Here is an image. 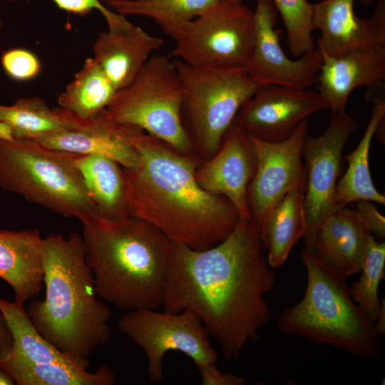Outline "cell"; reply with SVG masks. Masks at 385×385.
Masks as SVG:
<instances>
[{
    "label": "cell",
    "instance_id": "ac0fdd59",
    "mask_svg": "<svg viewBox=\"0 0 385 385\" xmlns=\"http://www.w3.org/2000/svg\"><path fill=\"white\" fill-rule=\"evenodd\" d=\"M320 53L318 93L332 113L345 112L347 100L357 87L369 88L385 79V45L356 48L339 56Z\"/></svg>",
    "mask_w": 385,
    "mask_h": 385
},
{
    "label": "cell",
    "instance_id": "4fadbf2b",
    "mask_svg": "<svg viewBox=\"0 0 385 385\" xmlns=\"http://www.w3.org/2000/svg\"><path fill=\"white\" fill-rule=\"evenodd\" d=\"M327 109V101L310 88L260 85L241 107L234 123L249 136L277 143L289 138L310 115Z\"/></svg>",
    "mask_w": 385,
    "mask_h": 385
},
{
    "label": "cell",
    "instance_id": "4316f807",
    "mask_svg": "<svg viewBox=\"0 0 385 385\" xmlns=\"http://www.w3.org/2000/svg\"><path fill=\"white\" fill-rule=\"evenodd\" d=\"M0 121L11 127L15 139L36 140L72 128L65 110L51 108L38 97L19 98L11 106L0 105Z\"/></svg>",
    "mask_w": 385,
    "mask_h": 385
},
{
    "label": "cell",
    "instance_id": "2e32d148",
    "mask_svg": "<svg viewBox=\"0 0 385 385\" xmlns=\"http://www.w3.org/2000/svg\"><path fill=\"white\" fill-rule=\"evenodd\" d=\"M354 0H322L313 4L312 26L321 37L317 48L339 56L361 47L385 45V0H378L373 15L359 18Z\"/></svg>",
    "mask_w": 385,
    "mask_h": 385
},
{
    "label": "cell",
    "instance_id": "7c38bea8",
    "mask_svg": "<svg viewBox=\"0 0 385 385\" xmlns=\"http://www.w3.org/2000/svg\"><path fill=\"white\" fill-rule=\"evenodd\" d=\"M309 128L302 121L287 139L269 143L250 136L256 155V170L247 189L251 218L260 232L273 208L293 188H306L307 170L302 148Z\"/></svg>",
    "mask_w": 385,
    "mask_h": 385
},
{
    "label": "cell",
    "instance_id": "9a60e30c",
    "mask_svg": "<svg viewBox=\"0 0 385 385\" xmlns=\"http://www.w3.org/2000/svg\"><path fill=\"white\" fill-rule=\"evenodd\" d=\"M256 155L250 136L234 122L218 150L195 170L198 185L226 197L240 218L251 220L247 189L256 170Z\"/></svg>",
    "mask_w": 385,
    "mask_h": 385
},
{
    "label": "cell",
    "instance_id": "5bb4252c",
    "mask_svg": "<svg viewBox=\"0 0 385 385\" xmlns=\"http://www.w3.org/2000/svg\"><path fill=\"white\" fill-rule=\"evenodd\" d=\"M254 43L247 71L259 85H279L311 88L317 83L322 57L318 48L297 60L283 51L275 29L277 9L272 0H256Z\"/></svg>",
    "mask_w": 385,
    "mask_h": 385
},
{
    "label": "cell",
    "instance_id": "603a6c76",
    "mask_svg": "<svg viewBox=\"0 0 385 385\" xmlns=\"http://www.w3.org/2000/svg\"><path fill=\"white\" fill-rule=\"evenodd\" d=\"M306 188L291 189L270 213L260 230L267 261L272 268L282 265L307 228L304 210Z\"/></svg>",
    "mask_w": 385,
    "mask_h": 385
},
{
    "label": "cell",
    "instance_id": "52a82bcc",
    "mask_svg": "<svg viewBox=\"0 0 385 385\" xmlns=\"http://www.w3.org/2000/svg\"><path fill=\"white\" fill-rule=\"evenodd\" d=\"M182 86L173 60L155 55L130 84L116 91L106 113L113 122L139 128L186 155L192 150V142L182 121Z\"/></svg>",
    "mask_w": 385,
    "mask_h": 385
},
{
    "label": "cell",
    "instance_id": "6da1fadb",
    "mask_svg": "<svg viewBox=\"0 0 385 385\" xmlns=\"http://www.w3.org/2000/svg\"><path fill=\"white\" fill-rule=\"evenodd\" d=\"M263 248L257 225L242 218L208 249L173 244L162 306L171 313H195L228 360L237 359L270 319L264 296L273 290L276 273Z\"/></svg>",
    "mask_w": 385,
    "mask_h": 385
},
{
    "label": "cell",
    "instance_id": "1f68e13d",
    "mask_svg": "<svg viewBox=\"0 0 385 385\" xmlns=\"http://www.w3.org/2000/svg\"><path fill=\"white\" fill-rule=\"evenodd\" d=\"M5 73L16 81L31 80L38 75L41 65L38 57L30 51L15 48L5 51L1 58Z\"/></svg>",
    "mask_w": 385,
    "mask_h": 385
},
{
    "label": "cell",
    "instance_id": "8fae6325",
    "mask_svg": "<svg viewBox=\"0 0 385 385\" xmlns=\"http://www.w3.org/2000/svg\"><path fill=\"white\" fill-rule=\"evenodd\" d=\"M355 119L346 112L332 113L327 130L319 136L308 134L302 148L307 170L304 210L305 248L313 252L317 232L335 210L334 195L341 171L344 145L358 129Z\"/></svg>",
    "mask_w": 385,
    "mask_h": 385
},
{
    "label": "cell",
    "instance_id": "d4e9b609",
    "mask_svg": "<svg viewBox=\"0 0 385 385\" xmlns=\"http://www.w3.org/2000/svg\"><path fill=\"white\" fill-rule=\"evenodd\" d=\"M1 367L18 385H113V371L106 365L95 372L78 366L53 363H36L9 351L0 357Z\"/></svg>",
    "mask_w": 385,
    "mask_h": 385
},
{
    "label": "cell",
    "instance_id": "9c48e42d",
    "mask_svg": "<svg viewBox=\"0 0 385 385\" xmlns=\"http://www.w3.org/2000/svg\"><path fill=\"white\" fill-rule=\"evenodd\" d=\"M173 60L183 91L181 113L200 148L212 157L240 109L260 85L247 70L196 67Z\"/></svg>",
    "mask_w": 385,
    "mask_h": 385
},
{
    "label": "cell",
    "instance_id": "d590c367",
    "mask_svg": "<svg viewBox=\"0 0 385 385\" xmlns=\"http://www.w3.org/2000/svg\"><path fill=\"white\" fill-rule=\"evenodd\" d=\"M15 139L11 127L6 123L0 121V140H10Z\"/></svg>",
    "mask_w": 385,
    "mask_h": 385
},
{
    "label": "cell",
    "instance_id": "484cf974",
    "mask_svg": "<svg viewBox=\"0 0 385 385\" xmlns=\"http://www.w3.org/2000/svg\"><path fill=\"white\" fill-rule=\"evenodd\" d=\"M222 0H101L115 12L139 15L155 22L163 34L177 40L186 26Z\"/></svg>",
    "mask_w": 385,
    "mask_h": 385
},
{
    "label": "cell",
    "instance_id": "7a4b0ae2",
    "mask_svg": "<svg viewBox=\"0 0 385 385\" xmlns=\"http://www.w3.org/2000/svg\"><path fill=\"white\" fill-rule=\"evenodd\" d=\"M125 125L140 158L136 169L123 168L130 216L194 250L223 241L241 218L226 197L198 185L197 161L139 128Z\"/></svg>",
    "mask_w": 385,
    "mask_h": 385
},
{
    "label": "cell",
    "instance_id": "30bf717a",
    "mask_svg": "<svg viewBox=\"0 0 385 385\" xmlns=\"http://www.w3.org/2000/svg\"><path fill=\"white\" fill-rule=\"evenodd\" d=\"M253 14L242 0H222L186 26L168 56L196 67L247 70Z\"/></svg>",
    "mask_w": 385,
    "mask_h": 385
},
{
    "label": "cell",
    "instance_id": "5b68a950",
    "mask_svg": "<svg viewBox=\"0 0 385 385\" xmlns=\"http://www.w3.org/2000/svg\"><path fill=\"white\" fill-rule=\"evenodd\" d=\"M300 258L307 276L305 294L280 314L279 332L339 348L363 359L377 360L381 337L374 323L353 300L346 278L329 270L306 248Z\"/></svg>",
    "mask_w": 385,
    "mask_h": 385
},
{
    "label": "cell",
    "instance_id": "f35d334b",
    "mask_svg": "<svg viewBox=\"0 0 385 385\" xmlns=\"http://www.w3.org/2000/svg\"><path fill=\"white\" fill-rule=\"evenodd\" d=\"M0 27H1V22H0Z\"/></svg>",
    "mask_w": 385,
    "mask_h": 385
},
{
    "label": "cell",
    "instance_id": "ba28073f",
    "mask_svg": "<svg viewBox=\"0 0 385 385\" xmlns=\"http://www.w3.org/2000/svg\"><path fill=\"white\" fill-rule=\"evenodd\" d=\"M121 333L145 352L148 375L153 382L163 376V361L168 351H178L195 363L203 385H244L245 380L216 366L218 354L211 345L210 334L199 317L190 309L171 313L153 309L132 310L119 321Z\"/></svg>",
    "mask_w": 385,
    "mask_h": 385
},
{
    "label": "cell",
    "instance_id": "d6a6232c",
    "mask_svg": "<svg viewBox=\"0 0 385 385\" xmlns=\"http://www.w3.org/2000/svg\"><path fill=\"white\" fill-rule=\"evenodd\" d=\"M14 2L17 0H9ZM56 5L62 10L76 15L84 16L89 14L93 10L97 9L104 17L108 28L118 26L127 19L124 15L116 13L108 9L101 0H52Z\"/></svg>",
    "mask_w": 385,
    "mask_h": 385
},
{
    "label": "cell",
    "instance_id": "e575fe53",
    "mask_svg": "<svg viewBox=\"0 0 385 385\" xmlns=\"http://www.w3.org/2000/svg\"><path fill=\"white\" fill-rule=\"evenodd\" d=\"M14 339L4 314L0 312V357L4 356L12 347Z\"/></svg>",
    "mask_w": 385,
    "mask_h": 385
},
{
    "label": "cell",
    "instance_id": "e0dca14e",
    "mask_svg": "<svg viewBox=\"0 0 385 385\" xmlns=\"http://www.w3.org/2000/svg\"><path fill=\"white\" fill-rule=\"evenodd\" d=\"M69 113L72 128L36 141L53 150L105 156L129 170L138 167L139 155L128 135L126 126L110 120L106 109L88 118H81Z\"/></svg>",
    "mask_w": 385,
    "mask_h": 385
},
{
    "label": "cell",
    "instance_id": "8d00e7d4",
    "mask_svg": "<svg viewBox=\"0 0 385 385\" xmlns=\"http://www.w3.org/2000/svg\"><path fill=\"white\" fill-rule=\"evenodd\" d=\"M16 384L13 378L1 367L0 364V385Z\"/></svg>",
    "mask_w": 385,
    "mask_h": 385
},
{
    "label": "cell",
    "instance_id": "74e56055",
    "mask_svg": "<svg viewBox=\"0 0 385 385\" xmlns=\"http://www.w3.org/2000/svg\"><path fill=\"white\" fill-rule=\"evenodd\" d=\"M378 0H360L361 3L364 5H369Z\"/></svg>",
    "mask_w": 385,
    "mask_h": 385
},
{
    "label": "cell",
    "instance_id": "d6986e66",
    "mask_svg": "<svg viewBox=\"0 0 385 385\" xmlns=\"http://www.w3.org/2000/svg\"><path fill=\"white\" fill-rule=\"evenodd\" d=\"M164 41L128 20L96 38L93 60L118 90L130 84Z\"/></svg>",
    "mask_w": 385,
    "mask_h": 385
},
{
    "label": "cell",
    "instance_id": "f546056e",
    "mask_svg": "<svg viewBox=\"0 0 385 385\" xmlns=\"http://www.w3.org/2000/svg\"><path fill=\"white\" fill-rule=\"evenodd\" d=\"M384 270L385 243L370 235L360 270L361 276L352 284L349 292L353 300L374 324L385 310L384 300L381 303L378 294L379 282L384 277Z\"/></svg>",
    "mask_w": 385,
    "mask_h": 385
},
{
    "label": "cell",
    "instance_id": "83f0119b",
    "mask_svg": "<svg viewBox=\"0 0 385 385\" xmlns=\"http://www.w3.org/2000/svg\"><path fill=\"white\" fill-rule=\"evenodd\" d=\"M117 89L93 58L86 59L58 98L60 108L88 118L106 109Z\"/></svg>",
    "mask_w": 385,
    "mask_h": 385
},
{
    "label": "cell",
    "instance_id": "f1b7e54d",
    "mask_svg": "<svg viewBox=\"0 0 385 385\" xmlns=\"http://www.w3.org/2000/svg\"><path fill=\"white\" fill-rule=\"evenodd\" d=\"M0 312L5 317L14 339L9 351L36 363L78 366L36 330L23 304L0 298Z\"/></svg>",
    "mask_w": 385,
    "mask_h": 385
},
{
    "label": "cell",
    "instance_id": "8992f818",
    "mask_svg": "<svg viewBox=\"0 0 385 385\" xmlns=\"http://www.w3.org/2000/svg\"><path fill=\"white\" fill-rule=\"evenodd\" d=\"M78 155L34 140H0V187L82 224L97 222L103 218L75 165Z\"/></svg>",
    "mask_w": 385,
    "mask_h": 385
},
{
    "label": "cell",
    "instance_id": "ffe728a7",
    "mask_svg": "<svg viewBox=\"0 0 385 385\" xmlns=\"http://www.w3.org/2000/svg\"><path fill=\"white\" fill-rule=\"evenodd\" d=\"M370 235L354 209H337L320 226L312 253L329 270L347 278L360 272Z\"/></svg>",
    "mask_w": 385,
    "mask_h": 385
},
{
    "label": "cell",
    "instance_id": "4dcf8cb0",
    "mask_svg": "<svg viewBox=\"0 0 385 385\" xmlns=\"http://www.w3.org/2000/svg\"><path fill=\"white\" fill-rule=\"evenodd\" d=\"M287 33L288 46L294 56L301 57L314 49L312 37L313 4L307 0H272Z\"/></svg>",
    "mask_w": 385,
    "mask_h": 385
},
{
    "label": "cell",
    "instance_id": "836d02e7",
    "mask_svg": "<svg viewBox=\"0 0 385 385\" xmlns=\"http://www.w3.org/2000/svg\"><path fill=\"white\" fill-rule=\"evenodd\" d=\"M374 203L369 200L357 201L354 210L371 234L376 236L377 240L384 241L385 238V217L379 212Z\"/></svg>",
    "mask_w": 385,
    "mask_h": 385
},
{
    "label": "cell",
    "instance_id": "277c9868",
    "mask_svg": "<svg viewBox=\"0 0 385 385\" xmlns=\"http://www.w3.org/2000/svg\"><path fill=\"white\" fill-rule=\"evenodd\" d=\"M82 225L98 295L129 311L162 306L174 241L133 216Z\"/></svg>",
    "mask_w": 385,
    "mask_h": 385
},
{
    "label": "cell",
    "instance_id": "7402d4cb",
    "mask_svg": "<svg viewBox=\"0 0 385 385\" xmlns=\"http://www.w3.org/2000/svg\"><path fill=\"white\" fill-rule=\"evenodd\" d=\"M75 165L102 218L118 220L130 216L123 168L118 163L102 155H80Z\"/></svg>",
    "mask_w": 385,
    "mask_h": 385
},
{
    "label": "cell",
    "instance_id": "cb8c5ba5",
    "mask_svg": "<svg viewBox=\"0 0 385 385\" xmlns=\"http://www.w3.org/2000/svg\"><path fill=\"white\" fill-rule=\"evenodd\" d=\"M385 101L374 103L371 115L366 130L354 150L344 158L348 167L338 180L335 195V210L360 200L385 204V196L375 188L369 165L371 143L379 125L384 124Z\"/></svg>",
    "mask_w": 385,
    "mask_h": 385
},
{
    "label": "cell",
    "instance_id": "44dd1931",
    "mask_svg": "<svg viewBox=\"0 0 385 385\" xmlns=\"http://www.w3.org/2000/svg\"><path fill=\"white\" fill-rule=\"evenodd\" d=\"M42 239L37 229L0 230V279L11 287L15 301L23 304L39 294L43 283Z\"/></svg>",
    "mask_w": 385,
    "mask_h": 385
},
{
    "label": "cell",
    "instance_id": "3957f363",
    "mask_svg": "<svg viewBox=\"0 0 385 385\" xmlns=\"http://www.w3.org/2000/svg\"><path fill=\"white\" fill-rule=\"evenodd\" d=\"M41 255L45 298L31 301L27 314L47 341L88 369L90 355L110 339L111 311L97 298L82 235L51 233L42 239Z\"/></svg>",
    "mask_w": 385,
    "mask_h": 385
}]
</instances>
